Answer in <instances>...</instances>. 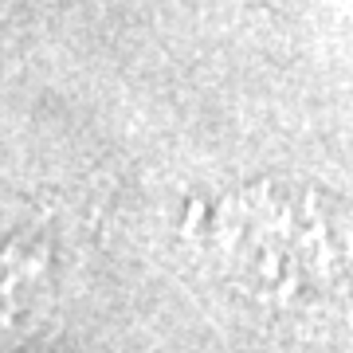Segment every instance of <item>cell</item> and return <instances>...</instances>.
I'll use <instances>...</instances> for the list:
<instances>
[{
    "mask_svg": "<svg viewBox=\"0 0 353 353\" xmlns=\"http://www.w3.org/2000/svg\"><path fill=\"white\" fill-rule=\"evenodd\" d=\"M185 263L232 326L271 341L353 334V208L318 185L255 176L201 201Z\"/></svg>",
    "mask_w": 353,
    "mask_h": 353,
    "instance_id": "6da1fadb",
    "label": "cell"
}]
</instances>
